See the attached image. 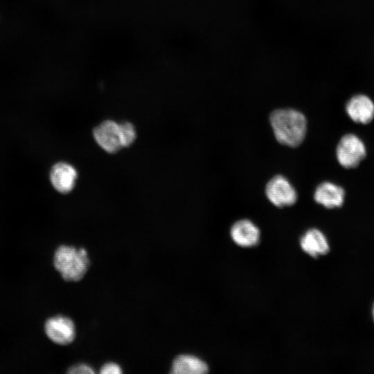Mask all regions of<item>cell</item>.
<instances>
[{
  "mask_svg": "<svg viewBox=\"0 0 374 374\" xmlns=\"http://www.w3.org/2000/svg\"><path fill=\"white\" fill-rule=\"evenodd\" d=\"M269 121L274 136L280 143L294 148L303 141L307 131V120L299 111L276 109L271 114Z\"/></svg>",
  "mask_w": 374,
  "mask_h": 374,
  "instance_id": "6da1fadb",
  "label": "cell"
},
{
  "mask_svg": "<svg viewBox=\"0 0 374 374\" xmlns=\"http://www.w3.org/2000/svg\"><path fill=\"white\" fill-rule=\"evenodd\" d=\"M53 265L65 280L78 281L87 271L89 259L84 248L61 245L54 253Z\"/></svg>",
  "mask_w": 374,
  "mask_h": 374,
  "instance_id": "7a4b0ae2",
  "label": "cell"
},
{
  "mask_svg": "<svg viewBox=\"0 0 374 374\" xmlns=\"http://www.w3.org/2000/svg\"><path fill=\"white\" fill-rule=\"evenodd\" d=\"M366 156V145L355 134H346L339 140L336 148L339 163L345 168H355Z\"/></svg>",
  "mask_w": 374,
  "mask_h": 374,
  "instance_id": "3957f363",
  "label": "cell"
},
{
  "mask_svg": "<svg viewBox=\"0 0 374 374\" xmlns=\"http://www.w3.org/2000/svg\"><path fill=\"white\" fill-rule=\"evenodd\" d=\"M269 201L277 207L293 205L297 199V193L289 180L283 175L271 178L265 187Z\"/></svg>",
  "mask_w": 374,
  "mask_h": 374,
  "instance_id": "277c9868",
  "label": "cell"
},
{
  "mask_svg": "<svg viewBox=\"0 0 374 374\" xmlns=\"http://www.w3.org/2000/svg\"><path fill=\"white\" fill-rule=\"evenodd\" d=\"M44 331L49 339L59 345L69 344L75 337L73 321L61 315L47 319L44 324Z\"/></svg>",
  "mask_w": 374,
  "mask_h": 374,
  "instance_id": "5b68a950",
  "label": "cell"
},
{
  "mask_svg": "<svg viewBox=\"0 0 374 374\" xmlns=\"http://www.w3.org/2000/svg\"><path fill=\"white\" fill-rule=\"evenodd\" d=\"M97 144L108 153H116L122 147L119 123L113 120H105L98 125L93 131Z\"/></svg>",
  "mask_w": 374,
  "mask_h": 374,
  "instance_id": "8992f818",
  "label": "cell"
},
{
  "mask_svg": "<svg viewBox=\"0 0 374 374\" xmlns=\"http://www.w3.org/2000/svg\"><path fill=\"white\" fill-rule=\"evenodd\" d=\"M78 172L75 167L66 162H58L50 171V180L54 188L59 193L67 194L75 187Z\"/></svg>",
  "mask_w": 374,
  "mask_h": 374,
  "instance_id": "52a82bcc",
  "label": "cell"
},
{
  "mask_svg": "<svg viewBox=\"0 0 374 374\" xmlns=\"http://www.w3.org/2000/svg\"><path fill=\"white\" fill-rule=\"evenodd\" d=\"M346 112L353 122L366 125L374 118V103L367 96L356 95L346 103Z\"/></svg>",
  "mask_w": 374,
  "mask_h": 374,
  "instance_id": "ba28073f",
  "label": "cell"
},
{
  "mask_svg": "<svg viewBox=\"0 0 374 374\" xmlns=\"http://www.w3.org/2000/svg\"><path fill=\"white\" fill-rule=\"evenodd\" d=\"M314 199L327 208H339L344 202L345 190L332 182L323 181L316 188Z\"/></svg>",
  "mask_w": 374,
  "mask_h": 374,
  "instance_id": "9c48e42d",
  "label": "cell"
},
{
  "mask_svg": "<svg viewBox=\"0 0 374 374\" xmlns=\"http://www.w3.org/2000/svg\"><path fill=\"white\" fill-rule=\"evenodd\" d=\"M230 235L236 244L243 247H251L259 242L260 232L251 221L243 219L232 225Z\"/></svg>",
  "mask_w": 374,
  "mask_h": 374,
  "instance_id": "30bf717a",
  "label": "cell"
},
{
  "mask_svg": "<svg viewBox=\"0 0 374 374\" xmlns=\"http://www.w3.org/2000/svg\"><path fill=\"white\" fill-rule=\"evenodd\" d=\"M300 244L305 253L314 258L325 255L330 250L326 237L317 229L307 231L301 237Z\"/></svg>",
  "mask_w": 374,
  "mask_h": 374,
  "instance_id": "8fae6325",
  "label": "cell"
},
{
  "mask_svg": "<svg viewBox=\"0 0 374 374\" xmlns=\"http://www.w3.org/2000/svg\"><path fill=\"white\" fill-rule=\"evenodd\" d=\"M208 367L206 362L190 355H181L173 361L171 373L203 374L207 373Z\"/></svg>",
  "mask_w": 374,
  "mask_h": 374,
  "instance_id": "7c38bea8",
  "label": "cell"
},
{
  "mask_svg": "<svg viewBox=\"0 0 374 374\" xmlns=\"http://www.w3.org/2000/svg\"><path fill=\"white\" fill-rule=\"evenodd\" d=\"M122 147L130 146L136 140V132L134 125L127 121L119 123Z\"/></svg>",
  "mask_w": 374,
  "mask_h": 374,
  "instance_id": "4fadbf2b",
  "label": "cell"
},
{
  "mask_svg": "<svg viewBox=\"0 0 374 374\" xmlns=\"http://www.w3.org/2000/svg\"><path fill=\"white\" fill-rule=\"evenodd\" d=\"M122 373L121 368L115 363H107L101 368L102 374H119Z\"/></svg>",
  "mask_w": 374,
  "mask_h": 374,
  "instance_id": "5bb4252c",
  "label": "cell"
},
{
  "mask_svg": "<svg viewBox=\"0 0 374 374\" xmlns=\"http://www.w3.org/2000/svg\"><path fill=\"white\" fill-rule=\"evenodd\" d=\"M69 373L78 374V373H93V370L86 364H78L71 367L68 371Z\"/></svg>",
  "mask_w": 374,
  "mask_h": 374,
  "instance_id": "9a60e30c",
  "label": "cell"
},
{
  "mask_svg": "<svg viewBox=\"0 0 374 374\" xmlns=\"http://www.w3.org/2000/svg\"><path fill=\"white\" fill-rule=\"evenodd\" d=\"M373 319H374V304H373Z\"/></svg>",
  "mask_w": 374,
  "mask_h": 374,
  "instance_id": "2e32d148",
  "label": "cell"
}]
</instances>
